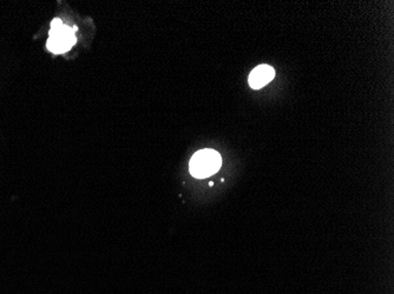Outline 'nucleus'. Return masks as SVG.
<instances>
[{
    "label": "nucleus",
    "instance_id": "f257e3e1",
    "mask_svg": "<svg viewBox=\"0 0 394 294\" xmlns=\"http://www.w3.org/2000/svg\"><path fill=\"white\" fill-rule=\"evenodd\" d=\"M222 164V158L219 152L214 150H201L196 152L190 160V173L198 179H205L219 171Z\"/></svg>",
    "mask_w": 394,
    "mask_h": 294
},
{
    "label": "nucleus",
    "instance_id": "f03ea898",
    "mask_svg": "<svg viewBox=\"0 0 394 294\" xmlns=\"http://www.w3.org/2000/svg\"><path fill=\"white\" fill-rule=\"evenodd\" d=\"M76 29L64 25L60 19H55L51 24L48 48L53 53H64L76 44Z\"/></svg>",
    "mask_w": 394,
    "mask_h": 294
},
{
    "label": "nucleus",
    "instance_id": "7ed1b4c3",
    "mask_svg": "<svg viewBox=\"0 0 394 294\" xmlns=\"http://www.w3.org/2000/svg\"><path fill=\"white\" fill-rule=\"evenodd\" d=\"M274 77H276V71L272 66L260 65V66L255 67L250 74V88L254 90L264 88V85L271 83Z\"/></svg>",
    "mask_w": 394,
    "mask_h": 294
}]
</instances>
